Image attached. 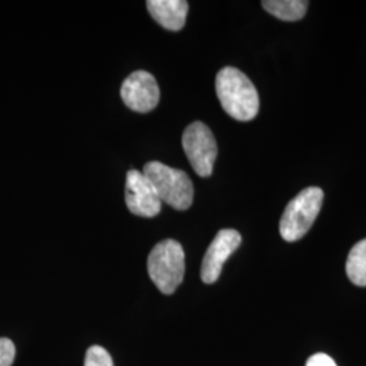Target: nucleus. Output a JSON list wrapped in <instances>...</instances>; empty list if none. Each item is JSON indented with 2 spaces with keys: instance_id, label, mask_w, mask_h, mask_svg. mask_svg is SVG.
<instances>
[{
  "instance_id": "f257e3e1",
  "label": "nucleus",
  "mask_w": 366,
  "mask_h": 366,
  "mask_svg": "<svg viewBox=\"0 0 366 366\" xmlns=\"http://www.w3.org/2000/svg\"><path fill=\"white\" fill-rule=\"evenodd\" d=\"M216 92L227 114L237 121H251L259 112V97L252 81L242 71L225 66L216 76Z\"/></svg>"
},
{
  "instance_id": "f03ea898",
  "label": "nucleus",
  "mask_w": 366,
  "mask_h": 366,
  "mask_svg": "<svg viewBox=\"0 0 366 366\" xmlns=\"http://www.w3.org/2000/svg\"><path fill=\"white\" fill-rule=\"evenodd\" d=\"M143 172L154 184L162 202H166L175 210H186L192 207L194 187L184 171L154 160L145 164Z\"/></svg>"
},
{
  "instance_id": "7ed1b4c3",
  "label": "nucleus",
  "mask_w": 366,
  "mask_h": 366,
  "mask_svg": "<svg viewBox=\"0 0 366 366\" xmlns=\"http://www.w3.org/2000/svg\"><path fill=\"white\" fill-rule=\"evenodd\" d=\"M325 193L320 187H307L289 201L280 220V234L287 242H297L311 229L322 209Z\"/></svg>"
},
{
  "instance_id": "20e7f679",
  "label": "nucleus",
  "mask_w": 366,
  "mask_h": 366,
  "mask_svg": "<svg viewBox=\"0 0 366 366\" xmlns=\"http://www.w3.org/2000/svg\"><path fill=\"white\" fill-rule=\"evenodd\" d=\"M148 273L157 288L172 295L182 284L184 275V251L172 239H166L152 249L148 257Z\"/></svg>"
},
{
  "instance_id": "39448f33",
  "label": "nucleus",
  "mask_w": 366,
  "mask_h": 366,
  "mask_svg": "<svg viewBox=\"0 0 366 366\" xmlns=\"http://www.w3.org/2000/svg\"><path fill=\"white\" fill-rule=\"evenodd\" d=\"M182 145L197 175L210 177L217 157V143L209 128L198 121L190 124L183 132Z\"/></svg>"
},
{
  "instance_id": "423d86ee",
  "label": "nucleus",
  "mask_w": 366,
  "mask_h": 366,
  "mask_svg": "<svg viewBox=\"0 0 366 366\" xmlns=\"http://www.w3.org/2000/svg\"><path fill=\"white\" fill-rule=\"evenodd\" d=\"M125 202L131 213L140 217H155L162 209V201L154 184L143 171L134 169L127 174Z\"/></svg>"
},
{
  "instance_id": "0eeeda50",
  "label": "nucleus",
  "mask_w": 366,
  "mask_h": 366,
  "mask_svg": "<svg viewBox=\"0 0 366 366\" xmlns=\"http://www.w3.org/2000/svg\"><path fill=\"white\" fill-rule=\"evenodd\" d=\"M124 104L136 113L152 112L160 99L157 79L147 71H136L121 86Z\"/></svg>"
},
{
  "instance_id": "6e6552de",
  "label": "nucleus",
  "mask_w": 366,
  "mask_h": 366,
  "mask_svg": "<svg viewBox=\"0 0 366 366\" xmlns=\"http://www.w3.org/2000/svg\"><path fill=\"white\" fill-rule=\"evenodd\" d=\"M242 236L235 229H222L212 240L201 264V280L213 284L222 274L225 261L239 249Z\"/></svg>"
},
{
  "instance_id": "1a4fd4ad",
  "label": "nucleus",
  "mask_w": 366,
  "mask_h": 366,
  "mask_svg": "<svg viewBox=\"0 0 366 366\" xmlns=\"http://www.w3.org/2000/svg\"><path fill=\"white\" fill-rule=\"evenodd\" d=\"M147 9L160 26L178 31L186 24L189 3L184 0H148Z\"/></svg>"
},
{
  "instance_id": "9d476101",
  "label": "nucleus",
  "mask_w": 366,
  "mask_h": 366,
  "mask_svg": "<svg viewBox=\"0 0 366 366\" xmlns=\"http://www.w3.org/2000/svg\"><path fill=\"white\" fill-rule=\"evenodd\" d=\"M305 0H263L262 6L275 18L287 22H296L304 18L308 10Z\"/></svg>"
},
{
  "instance_id": "9b49d317",
  "label": "nucleus",
  "mask_w": 366,
  "mask_h": 366,
  "mask_svg": "<svg viewBox=\"0 0 366 366\" xmlns=\"http://www.w3.org/2000/svg\"><path fill=\"white\" fill-rule=\"evenodd\" d=\"M346 273L354 285L366 287V239L354 244L350 249L346 262Z\"/></svg>"
},
{
  "instance_id": "f8f14e48",
  "label": "nucleus",
  "mask_w": 366,
  "mask_h": 366,
  "mask_svg": "<svg viewBox=\"0 0 366 366\" xmlns=\"http://www.w3.org/2000/svg\"><path fill=\"white\" fill-rule=\"evenodd\" d=\"M84 366H114L112 355L102 346H92L84 360Z\"/></svg>"
},
{
  "instance_id": "ddd939ff",
  "label": "nucleus",
  "mask_w": 366,
  "mask_h": 366,
  "mask_svg": "<svg viewBox=\"0 0 366 366\" xmlns=\"http://www.w3.org/2000/svg\"><path fill=\"white\" fill-rule=\"evenodd\" d=\"M15 358V346L13 340L0 338V366L13 365Z\"/></svg>"
},
{
  "instance_id": "4468645a",
  "label": "nucleus",
  "mask_w": 366,
  "mask_h": 366,
  "mask_svg": "<svg viewBox=\"0 0 366 366\" xmlns=\"http://www.w3.org/2000/svg\"><path fill=\"white\" fill-rule=\"evenodd\" d=\"M305 366H337V364L327 354L317 353L308 358Z\"/></svg>"
}]
</instances>
